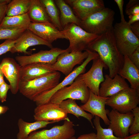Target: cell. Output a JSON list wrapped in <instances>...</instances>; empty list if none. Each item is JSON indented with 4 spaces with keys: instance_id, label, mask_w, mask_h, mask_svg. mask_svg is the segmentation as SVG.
I'll list each match as a JSON object with an SVG mask.
<instances>
[{
    "instance_id": "9",
    "label": "cell",
    "mask_w": 139,
    "mask_h": 139,
    "mask_svg": "<svg viewBox=\"0 0 139 139\" xmlns=\"http://www.w3.org/2000/svg\"><path fill=\"white\" fill-rule=\"evenodd\" d=\"M106 110L110 121L108 128L112 130L117 137L123 138L129 136V130L134 120L132 112L122 113L112 109L111 111Z\"/></svg>"
},
{
    "instance_id": "46",
    "label": "cell",
    "mask_w": 139,
    "mask_h": 139,
    "mask_svg": "<svg viewBox=\"0 0 139 139\" xmlns=\"http://www.w3.org/2000/svg\"><path fill=\"white\" fill-rule=\"evenodd\" d=\"M68 139H77V138L73 136Z\"/></svg>"
},
{
    "instance_id": "35",
    "label": "cell",
    "mask_w": 139,
    "mask_h": 139,
    "mask_svg": "<svg viewBox=\"0 0 139 139\" xmlns=\"http://www.w3.org/2000/svg\"><path fill=\"white\" fill-rule=\"evenodd\" d=\"M10 89V85L7 84L5 82L0 86V101L2 102L6 101L7 93Z\"/></svg>"
},
{
    "instance_id": "37",
    "label": "cell",
    "mask_w": 139,
    "mask_h": 139,
    "mask_svg": "<svg viewBox=\"0 0 139 139\" xmlns=\"http://www.w3.org/2000/svg\"><path fill=\"white\" fill-rule=\"evenodd\" d=\"M114 1L117 4L120 11L121 19V22H125L126 21L124 18L123 11L124 1L123 0H115Z\"/></svg>"
},
{
    "instance_id": "15",
    "label": "cell",
    "mask_w": 139,
    "mask_h": 139,
    "mask_svg": "<svg viewBox=\"0 0 139 139\" xmlns=\"http://www.w3.org/2000/svg\"><path fill=\"white\" fill-rule=\"evenodd\" d=\"M75 15L81 20L105 7L102 0H65Z\"/></svg>"
},
{
    "instance_id": "17",
    "label": "cell",
    "mask_w": 139,
    "mask_h": 139,
    "mask_svg": "<svg viewBox=\"0 0 139 139\" xmlns=\"http://www.w3.org/2000/svg\"><path fill=\"white\" fill-rule=\"evenodd\" d=\"M44 45L50 49L53 48L52 44L36 35L29 29H27L15 40L13 47L10 52L28 54L27 51L30 47L37 45Z\"/></svg>"
},
{
    "instance_id": "43",
    "label": "cell",
    "mask_w": 139,
    "mask_h": 139,
    "mask_svg": "<svg viewBox=\"0 0 139 139\" xmlns=\"http://www.w3.org/2000/svg\"><path fill=\"white\" fill-rule=\"evenodd\" d=\"M8 109L7 107L0 106V114L5 113Z\"/></svg>"
},
{
    "instance_id": "28",
    "label": "cell",
    "mask_w": 139,
    "mask_h": 139,
    "mask_svg": "<svg viewBox=\"0 0 139 139\" xmlns=\"http://www.w3.org/2000/svg\"><path fill=\"white\" fill-rule=\"evenodd\" d=\"M31 0H12L7 5L6 16L10 17L28 13Z\"/></svg>"
},
{
    "instance_id": "36",
    "label": "cell",
    "mask_w": 139,
    "mask_h": 139,
    "mask_svg": "<svg viewBox=\"0 0 139 139\" xmlns=\"http://www.w3.org/2000/svg\"><path fill=\"white\" fill-rule=\"evenodd\" d=\"M128 57L131 62L139 69V47Z\"/></svg>"
},
{
    "instance_id": "31",
    "label": "cell",
    "mask_w": 139,
    "mask_h": 139,
    "mask_svg": "<svg viewBox=\"0 0 139 139\" xmlns=\"http://www.w3.org/2000/svg\"><path fill=\"white\" fill-rule=\"evenodd\" d=\"M27 29L0 28V40L4 39L15 40Z\"/></svg>"
},
{
    "instance_id": "10",
    "label": "cell",
    "mask_w": 139,
    "mask_h": 139,
    "mask_svg": "<svg viewBox=\"0 0 139 139\" xmlns=\"http://www.w3.org/2000/svg\"><path fill=\"white\" fill-rule=\"evenodd\" d=\"M74 126L73 122L69 119L65 120L62 125L33 132L25 139H68L75 134Z\"/></svg>"
},
{
    "instance_id": "5",
    "label": "cell",
    "mask_w": 139,
    "mask_h": 139,
    "mask_svg": "<svg viewBox=\"0 0 139 139\" xmlns=\"http://www.w3.org/2000/svg\"><path fill=\"white\" fill-rule=\"evenodd\" d=\"M90 90L79 75L69 86L64 87L56 92L52 96L50 101L59 105L67 99L80 100L84 104L88 100Z\"/></svg>"
},
{
    "instance_id": "40",
    "label": "cell",
    "mask_w": 139,
    "mask_h": 139,
    "mask_svg": "<svg viewBox=\"0 0 139 139\" xmlns=\"http://www.w3.org/2000/svg\"><path fill=\"white\" fill-rule=\"evenodd\" d=\"M77 139H97L96 134L94 132L83 134L80 135Z\"/></svg>"
},
{
    "instance_id": "38",
    "label": "cell",
    "mask_w": 139,
    "mask_h": 139,
    "mask_svg": "<svg viewBox=\"0 0 139 139\" xmlns=\"http://www.w3.org/2000/svg\"><path fill=\"white\" fill-rule=\"evenodd\" d=\"M129 26L132 32L139 38V21L135 22Z\"/></svg>"
},
{
    "instance_id": "34",
    "label": "cell",
    "mask_w": 139,
    "mask_h": 139,
    "mask_svg": "<svg viewBox=\"0 0 139 139\" xmlns=\"http://www.w3.org/2000/svg\"><path fill=\"white\" fill-rule=\"evenodd\" d=\"M15 40H6L2 43L0 44V55L10 51L14 46Z\"/></svg>"
},
{
    "instance_id": "16",
    "label": "cell",
    "mask_w": 139,
    "mask_h": 139,
    "mask_svg": "<svg viewBox=\"0 0 139 139\" xmlns=\"http://www.w3.org/2000/svg\"><path fill=\"white\" fill-rule=\"evenodd\" d=\"M21 67L14 59L9 57L3 59L0 64V71L9 82L10 89L13 94L19 91Z\"/></svg>"
},
{
    "instance_id": "41",
    "label": "cell",
    "mask_w": 139,
    "mask_h": 139,
    "mask_svg": "<svg viewBox=\"0 0 139 139\" xmlns=\"http://www.w3.org/2000/svg\"><path fill=\"white\" fill-rule=\"evenodd\" d=\"M129 20L127 22L128 24L130 25L136 22L139 21V14L129 15Z\"/></svg>"
},
{
    "instance_id": "33",
    "label": "cell",
    "mask_w": 139,
    "mask_h": 139,
    "mask_svg": "<svg viewBox=\"0 0 139 139\" xmlns=\"http://www.w3.org/2000/svg\"><path fill=\"white\" fill-rule=\"evenodd\" d=\"M125 12L128 16L139 14V0H130L126 5Z\"/></svg>"
},
{
    "instance_id": "3",
    "label": "cell",
    "mask_w": 139,
    "mask_h": 139,
    "mask_svg": "<svg viewBox=\"0 0 139 139\" xmlns=\"http://www.w3.org/2000/svg\"><path fill=\"white\" fill-rule=\"evenodd\" d=\"M115 12L105 7L81 21L79 26L89 33L99 36L112 30Z\"/></svg>"
},
{
    "instance_id": "7",
    "label": "cell",
    "mask_w": 139,
    "mask_h": 139,
    "mask_svg": "<svg viewBox=\"0 0 139 139\" xmlns=\"http://www.w3.org/2000/svg\"><path fill=\"white\" fill-rule=\"evenodd\" d=\"M139 103V90L131 87L124 89L110 97L106 105L122 113L131 111Z\"/></svg>"
},
{
    "instance_id": "44",
    "label": "cell",
    "mask_w": 139,
    "mask_h": 139,
    "mask_svg": "<svg viewBox=\"0 0 139 139\" xmlns=\"http://www.w3.org/2000/svg\"><path fill=\"white\" fill-rule=\"evenodd\" d=\"M3 75L1 71L0 73V86L5 82L4 79Z\"/></svg>"
},
{
    "instance_id": "14",
    "label": "cell",
    "mask_w": 139,
    "mask_h": 139,
    "mask_svg": "<svg viewBox=\"0 0 139 139\" xmlns=\"http://www.w3.org/2000/svg\"><path fill=\"white\" fill-rule=\"evenodd\" d=\"M33 117L35 121H54L56 122L69 119L67 114L59 105L49 101L37 106L34 111Z\"/></svg>"
},
{
    "instance_id": "25",
    "label": "cell",
    "mask_w": 139,
    "mask_h": 139,
    "mask_svg": "<svg viewBox=\"0 0 139 139\" xmlns=\"http://www.w3.org/2000/svg\"><path fill=\"white\" fill-rule=\"evenodd\" d=\"M27 14L31 22L51 23L45 8L40 0H31V5Z\"/></svg>"
},
{
    "instance_id": "39",
    "label": "cell",
    "mask_w": 139,
    "mask_h": 139,
    "mask_svg": "<svg viewBox=\"0 0 139 139\" xmlns=\"http://www.w3.org/2000/svg\"><path fill=\"white\" fill-rule=\"evenodd\" d=\"M7 5L0 3V24L6 16Z\"/></svg>"
},
{
    "instance_id": "19",
    "label": "cell",
    "mask_w": 139,
    "mask_h": 139,
    "mask_svg": "<svg viewBox=\"0 0 139 139\" xmlns=\"http://www.w3.org/2000/svg\"><path fill=\"white\" fill-rule=\"evenodd\" d=\"M30 31L42 39L52 44L58 39H66L62 31L50 23L31 22L28 28Z\"/></svg>"
},
{
    "instance_id": "45",
    "label": "cell",
    "mask_w": 139,
    "mask_h": 139,
    "mask_svg": "<svg viewBox=\"0 0 139 139\" xmlns=\"http://www.w3.org/2000/svg\"><path fill=\"white\" fill-rule=\"evenodd\" d=\"M11 0H0V3L8 5L11 1Z\"/></svg>"
},
{
    "instance_id": "27",
    "label": "cell",
    "mask_w": 139,
    "mask_h": 139,
    "mask_svg": "<svg viewBox=\"0 0 139 139\" xmlns=\"http://www.w3.org/2000/svg\"><path fill=\"white\" fill-rule=\"evenodd\" d=\"M60 107L67 114H72L77 118L80 117L88 120L93 128L94 127L92 120L94 117L90 113L86 112L76 103L75 100L68 99L63 101L59 105Z\"/></svg>"
},
{
    "instance_id": "18",
    "label": "cell",
    "mask_w": 139,
    "mask_h": 139,
    "mask_svg": "<svg viewBox=\"0 0 139 139\" xmlns=\"http://www.w3.org/2000/svg\"><path fill=\"white\" fill-rule=\"evenodd\" d=\"M109 97L97 95L90 90L88 100L80 107L84 110L90 112L94 116H97L101 118L105 124L108 125L110 121L107 116L105 106L107 100Z\"/></svg>"
},
{
    "instance_id": "6",
    "label": "cell",
    "mask_w": 139,
    "mask_h": 139,
    "mask_svg": "<svg viewBox=\"0 0 139 139\" xmlns=\"http://www.w3.org/2000/svg\"><path fill=\"white\" fill-rule=\"evenodd\" d=\"M62 31L66 39L69 41L67 48L69 52L85 50L89 44L99 36L87 32L73 23L68 25Z\"/></svg>"
},
{
    "instance_id": "23",
    "label": "cell",
    "mask_w": 139,
    "mask_h": 139,
    "mask_svg": "<svg viewBox=\"0 0 139 139\" xmlns=\"http://www.w3.org/2000/svg\"><path fill=\"white\" fill-rule=\"evenodd\" d=\"M56 122L53 121L40 120L29 123L20 118L18 122L19 132L16 135V138L25 139L32 132L39 129L45 127L49 124Z\"/></svg>"
},
{
    "instance_id": "2",
    "label": "cell",
    "mask_w": 139,
    "mask_h": 139,
    "mask_svg": "<svg viewBox=\"0 0 139 139\" xmlns=\"http://www.w3.org/2000/svg\"><path fill=\"white\" fill-rule=\"evenodd\" d=\"M60 76L59 72L56 71L32 80H21L19 91L24 97L33 101L42 93L56 86L59 83Z\"/></svg>"
},
{
    "instance_id": "22",
    "label": "cell",
    "mask_w": 139,
    "mask_h": 139,
    "mask_svg": "<svg viewBox=\"0 0 139 139\" xmlns=\"http://www.w3.org/2000/svg\"><path fill=\"white\" fill-rule=\"evenodd\" d=\"M123 66L118 74L127 79L131 84V87L139 90V69L130 61L128 57L124 56Z\"/></svg>"
},
{
    "instance_id": "21",
    "label": "cell",
    "mask_w": 139,
    "mask_h": 139,
    "mask_svg": "<svg viewBox=\"0 0 139 139\" xmlns=\"http://www.w3.org/2000/svg\"><path fill=\"white\" fill-rule=\"evenodd\" d=\"M105 77L99 89V95L101 97H110L129 87L125 80L118 74L112 78L108 74L105 75Z\"/></svg>"
},
{
    "instance_id": "4",
    "label": "cell",
    "mask_w": 139,
    "mask_h": 139,
    "mask_svg": "<svg viewBox=\"0 0 139 139\" xmlns=\"http://www.w3.org/2000/svg\"><path fill=\"white\" fill-rule=\"evenodd\" d=\"M113 31L117 47L124 56H129L139 47V38L132 32L127 22L116 23Z\"/></svg>"
},
{
    "instance_id": "13",
    "label": "cell",
    "mask_w": 139,
    "mask_h": 139,
    "mask_svg": "<svg viewBox=\"0 0 139 139\" xmlns=\"http://www.w3.org/2000/svg\"><path fill=\"white\" fill-rule=\"evenodd\" d=\"M69 52L67 48L62 49L53 47L49 50H41L28 56H18L16 60L21 66L35 63H44L53 64L56 61L58 56L63 53Z\"/></svg>"
},
{
    "instance_id": "12",
    "label": "cell",
    "mask_w": 139,
    "mask_h": 139,
    "mask_svg": "<svg viewBox=\"0 0 139 139\" xmlns=\"http://www.w3.org/2000/svg\"><path fill=\"white\" fill-rule=\"evenodd\" d=\"M88 55L86 50L63 53L58 56L56 62L52 65L55 71L60 72L66 76L76 65L81 64Z\"/></svg>"
},
{
    "instance_id": "20",
    "label": "cell",
    "mask_w": 139,
    "mask_h": 139,
    "mask_svg": "<svg viewBox=\"0 0 139 139\" xmlns=\"http://www.w3.org/2000/svg\"><path fill=\"white\" fill-rule=\"evenodd\" d=\"M52 64L44 63H35L21 66V80L29 81L38 78L55 71Z\"/></svg>"
},
{
    "instance_id": "29",
    "label": "cell",
    "mask_w": 139,
    "mask_h": 139,
    "mask_svg": "<svg viewBox=\"0 0 139 139\" xmlns=\"http://www.w3.org/2000/svg\"><path fill=\"white\" fill-rule=\"evenodd\" d=\"M45 8L51 23L59 30H63L59 12L54 0H40Z\"/></svg>"
},
{
    "instance_id": "1",
    "label": "cell",
    "mask_w": 139,
    "mask_h": 139,
    "mask_svg": "<svg viewBox=\"0 0 139 139\" xmlns=\"http://www.w3.org/2000/svg\"><path fill=\"white\" fill-rule=\"evenodd\" d=\"M86 49L98 54L108 68L109 75L112 78L118 74L123 66L124 56L117 47L113 29L99 36Z\"/></svg>"
},
{
    "instance_id": "42",
    "label": "cell",
    "mask_w": 139,
    "mask_h": 139,
    "mask_svg": "<svg viewBox=\"0 0 139 139\" xmlns=\"http://www.w3.org/2000/svg\"><path fill=\"white\" fill-rule=\"evenodd\" d=\"M123 139H139V133L131 135L124 138Z\"/></svg>"
},
{
    "instance_id": "11",
    "label": "cell",
    "mask_w": 139,
    "mask_h": 139,
    "mask_svg": "<svg viewBox=\"0 0 139 139\" xmlns=\"http://www.w3.org/2000/svg\"><path fill=\"white\" fill-rule=\"evenodd\" d=\"M92 60V64L89 71L79 76L89 90L94 94L99 95L100 84L105 79L103 69H107L108 67L99 56Z\"/></svg>"
},
{
    "instance_id": "24",
    "label": "cell",
    "mask_w": 139,
    "mask_h": 139,
    "mask_svg": "<svg viewBox=\"0 0 139 139\" xmlns=\"http://www.w3.org/2000/svg\"><path fill=\"white\" fill-rule=\"evenodd\" d=\"M54 1L60 12V21L63 29L71 23L80 26L81 21L75 15L72 8L65 0H55Z\"/></svg>"
},
{
    "instance_id": "26",
    "label": "cell",
    "mask_w": 139,
    "mask_h": 139,
    "mask_svg": "<svg viewBox=\"0 0 139 139\" xmlns=\"http://www.w3.org/2000/svg\"><path fill=\"white\" fill-rule=\"evenodd\" d=\"M31 22L27 13L10 17L6 16L0 24V28L28 29Z\"/></svg>"
},
{
    "instance_id": "47",
    "label": "cell",
    "mask_w": 139,
    "mask_h": 139,
    "mask_svg": "<svg viewBox=\"0 0 139 139\" xmlns=\"http://www.w3.org/2000/svg\"><path fill=\"white\" fill-rule=\"evenodd\" d=\"M1 72V71L0 70V73Z\"/></svg>"
},
{
    "instance_id": "32",
    "label": "cell",
    "mask_w": 139,
    "mask_h": 139,
    "mask_svg": "<svg viewBox=\"0 0 139 139\" xmlns=\"http://www.w3.org/2000/svg\"><path fill=\"white\" fill-rule=\"evenodd\" d=\"M131 111L134 116V120L129 130V133L131 135L139 133V107L137 106Z\"/></svg>"
},
{
    "instance_id": "30",
    "label": "cell",
    "mask_w": 139,
    "mask_h": 139,
    "mask_svg": "<svg viewBox=\"0 0 139 139\" xmlns=\"http://www.w3.org/2000/svg\"><path fill=\"white\" fill-rule=\"evenodd\" d=\"M93 122L97 131V139H123L115 136L112 130L108 128H105L102 127L100 124V117L94 116Z\"/></svg>"
},
{
    "instance_id": "8",
    "label": "cell",
    "mask_w": 139,
    "mask_h": 139,
    "mask_svg": "<svg viewBox=\"0 0 139 139\" xmlns=\"http://www.w3.org/2000/svg\"><path fill=\"white\" fill-rule=\"evenodd\" d=\"M86 50L88 53L87 57L80 65L72 71L64 79L55 87L49 91L42 93L33 101L35 102L37 106L42 105L50 101V100L53 94L57 91L63 88L71 85L76 78L80 75L84 73L85 68L88 64L99 56L95 52L89 49Z\"/></svg>"
}]
</instances>
